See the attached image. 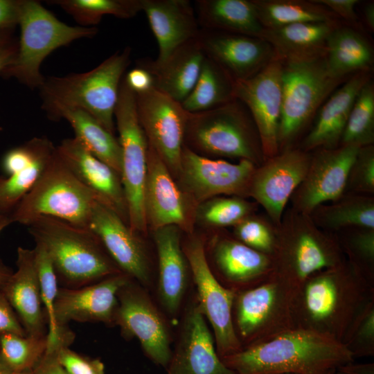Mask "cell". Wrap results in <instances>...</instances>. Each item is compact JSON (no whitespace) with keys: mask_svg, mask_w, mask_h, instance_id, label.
<instances>
[{"mask_svg":"<svg viewBox=\"0 0 374 374\" xmlns=\"http://www.w3.org/2000/svg\"><path fill=\"white\" fill-rule=\"evenodd\" d=\"M12 223L10 215L0 213V233Z\"/></svg>","mask_w":374,"mask_h":374,"instance_id":"obj_58","label":"cell"},{"mask_svg":"<svg viewBox=\"0 0 374 374\" xmlns=\"http://www.w3.org/2000/svg\"><path fill=\"white\" fill-rule=\"evenodd\" d=\"M176 226L153 230L159 262V292L170 313H175L182 300L187 282L188 263L180 244Z\"/></svg>","mask_w":374,"mask_h":374,"instance_id":"obj_29","label":"cell"},{"mask_svg":"<svg viewBox=\"0 0 374 374\" xmlns=\"http://www.w3.org/2000/svg\"><path fill=\"white\" fill-rule=\"evenodd\" d=\"M234 233L240 242L263 253H273L276 240L270 229L260 220L246 217L235 225Z\"/></svg>","mask_w":374,"mask_h":374,"instance_id":"obj_45","label":"cell"},{"mask_svg":"<svg viewBox=\"0 0 374 374\" xmlns=\"http://www.w3.org/2000/svg\"><path fill=\"white\" fill-rule=\"evenodd\" d=\"M373 288L362 276L348 274L341 265L309 278L296 293L293 313L296 327L317 330L342 341Z\"/></svg>","mask_w":374,"mask_h":374,"instance_id":"obj_2","label":"cell"},{"mask_svg":"<svg viewBox=\"0 0 374 374\" xmlns=\"http://www.w3.org/2000/svg\"><path fill=\"white\" fill-rule=\"evenodd\" d=\"M83 27H94L105 15L130 19L142 11L141 0H52Z\"/></svg>","mask_w":374,"mask_h":374,"instance_id":"obj_38","label":"cell"},{"mask_svg":"<svg viewBox=\"0 0 374 374\" xmlns=\"http://www.w3.org/2000/svg\"><path fill=\"white\" fill-rule=\"evenodd\" d=\"M0 374H12V372L3 361L0 353Z\"/></svg>","mask_w":374,"mask_h":374,"instance_id":"obj_59","label":"cell"},{"mask_svg":"<svg viewBox=\"0 0 374 374\" xmlns=\"http://www.w3.org/2000/svg\"><path fill=\"white\" fill-rule=\"evenodd\" d=\"M332 374H346V373L342 370L339 368L335 373H333Z\"/></svg>","mask_w":374,"mask_h":374,"instance_id":"obj_61","label":"cell"},{"mask_svg":"<svg viewBox=\"0 0 374 374\" xmlns=\"http://www.w3.org/2000/svg\"><path fill=\"white\" fill-rule=\"evenodd\" d=\"M326 57L333 76L348 79L355 73L369 71L373 53L369 42L359 31L339 24L327 39Z\"/></svg>","mask_w":374,"mask_h":374,"instance_id":"obj_32","label":"cell"},{"mask_svg":"<svg viewBox=\"0 0 374 374\" xmlns=\"http://www.w3.org/2000/svg\"><path fill=\"white\" fill-rule=\"evenodd\" d=\"M233 86L226 72L205 56L193 89L181 104L188 113L214 109L235 99Z\"/></svg>","mask_w":374,"mask_h":374,"instance_id":"obj_37","label":"cell"},{"mask_svg":"<svg viewBox=\"0 0 374 374\" xmlns=\"http://www.w3.org/2000/svg\"><path fill=\"white\" fill-rule=\"evenodd\" d=\"M158 44L157 62L164 61L184 44L198 37L200 27L194 5L188 0H141Z\"/></svg>","mask_w":374,"mask_h":374,"instance_id":"obj_24","label":"cell"},{"mask_svg":"<svg viewBox=\"0 0 374 374\" xmlns=\"http://www.w3.org/2000/svg\"><path fill=\"white\" fill-rule=\"evenodd\" d=\"M17 51L15 28L0 29V74L15 61Z\"/></svg>","mask_w":374,"mask_h":374,"instance_id":"obj_49","label":"cell"},{"mask_svg":"<svg viewBox=\"0 0 374 374\" xmlns=\"http://www.w3.org/2000/svg\"><path fill=\"white\" fill-rule=\"evenodd\" d=\"M12 374H38L35 369L26 370L20 372L12 373Z\"/></svg>","mask_w":374,"mask_h":374,"instance_id":"obj_60","label":"cell"},{"mask_svg":"<svg viewBox=\"0 0 374 374\" xmlns=\"http://www.w3.org/2000/svg\"><path fill=\"white\" fill-rule=\"evenodd\" d=\"M282 63L279 145L292 141L328 96L347 80L331 74L326 55Z\"/></svg>","mask_w":374,"mask_h":374,"instance_id":"obj_8","label":"cell"},{"mask_svg":"<svg viewBox=\"0 0 374 374\" xmlns=\"http://www.w3.org/2000/svg\"><path fill=\"white\" fill-rule=\"evenodd\" d=\"M197 39L205 56L234 82L253 76L276 57L271 45L257 37L200 28Z\"/></svg>","mask_w":374,"mask_h":374,"instance_id":"obj_18","label":"cell"},{"mask_svg":"<svg viewBox=\"0 0 374 374\" xmlns=\"http://www.w3.org/2000/svg\"><path fill=\"white\" fill-rule=\"evenodd\" d=\"M114 118L121 148V178L127 202L128 224L139 234L148 229L144 209L148 142L140 124L136 93L121 80Z\"/></svg>","mask_w":374,"mask_h":374,"instance_id":"obj_9","label":"cell"},{"mask_svg":"<svg viewBox=\"0 0 374 374\" xmlns=\"http://www.w3.org/2000/svg\"><path fill=\"white\" fill-rule=\"evenodd\" d=\"M57 359L67 374H104L105 366L98 359L71 350L69 346L60 348Z\"/></svg>","mask_w":374,"mask_h":374,"instance_id":"obj_47","label":"cell"},{"mask_svg":"<svg viewBox=\"0 0 374 374\" xmlns=\"http://www.w3.org/2000/svg\"><path fill=\"white\" fill-rule=\"evenodd\" d=\"M130 280L123 273L77 288H58L55 301L56 321L60 327L69 322H114L118 293Z\"/></svg>","mask_w":374,"mask_h":374,"instance_id":"obj_21","label":"cell"},{"mask_svg":"<svg viewBox=\"0 0 374 374\" xmlns=\"http://www.w3.org/2000/svg\"><path fill=\"white\" fill-rule=\"evenodd\" d=\"M20 36L15 61L0 74L15 78L30 89H39L45 80L40 72L44 60L55 49L72 42L92 37L96 27L69 26L60 21L39 1L23 0L19 22Z\"/></svg>","mask_w":374,"mask_h":374,"instance_id":"obj_7","label":"cell"},{"mask_svg":"<svg viewBox=\"0 0 374 374\" xmlns=\"http://www.w3.org/2000/svg\"><path fill=\"white\" fill-rule=\"evenodd\" d=\"M53 145L30 164L0 181V213L10 215L39 178L55 151Z\"/></svg>","mask_w":374,"mask_h":374,"instance_id":"obj_39","label":"cell"},{"mask_svg":"<svg viewBox=\"0 0 374 374\" xmlns=\"http://www.w3.org/2000/svg\"><path fill=\"white\" fill-rule=\"evenodd\" d=\"M370 79L369 71L355 73L328 96L318 109L314 125L305 139L306 149L335 148L359 91Z\"/></svg>","mask_w":374,"mask_h":374,"instance_id":"obj_28","label":"cell"},{"mask_svg":"<svg viewBox=\"0 0 374 374\" xmlns=\"http://www.w3.org/2000/svg\"><path fill=\"white\" fill-rule=\"evenodd\" d=\"M184 252L197 287L198 306L215 334L217 355L221 359L240 351L243 348L232 318L235 292L224 287L216 279L199 239L190 240Z\"/></svg>","mask_w":374,"mask_h":374,"instance_id":"obj_11","label":"cell"},{"mask_svg":"<svg viewBox=\"0 0 374 374\" xmlns=\"http://www.w3.org/2000/svg\"><path fill=\"white\" fill-rule=\"evenodd\" d=\"M136 110L148 144L177 179L181 166L188 112L154 87L136 93Z\"/></svg>","mask_w":374,"mask_h":374,"instance_id":"obj_12","label":"cell"},{"mask_svg":"<svg viewBox=\"0 0 374 374\" xmlns=\"http://www.w3.org/2000/svg\"><path fill=\"white\" fill-rule=\"evenodd\" d=\"M5 177V176L0 175V181Z\"/></svg>","mask_w":374,"mask_h":374,"instance_id":"obj_62","label":"cell"},{"mask_svg":"<svg viewBox=\"0 0 374 374\" xmlns=\"http://www.w3.org/2000/svg\"><path fill=\"white\" fill-rule=\"evenodd\" d=\"M130 55L125 47L87 72L45 78L39 88L42 109L53 121L62 109L83 110L114 135V109Z\"/></svg>","mask_w":374,"mask_h":374,"instance_id":"obj_4","label":"cell"},{"mask_svg":"<svg viewBox=\"0 0 374 374\" xmlns=\"http://www.w3.org/2000/svg\"><path fill=\"white\" fill-rule=\"evenodd\" d=\"M251 211L250 204L240 197H215L197 206L195 221L208 227L233 226L247 217Z\"/></svg>","mask_w":374,"mask_h":374,"instance_id":"obj_42","label":"cell"},{"mask_svg":"<svg viewBox=\"0 0 374 374\" xmlns=\"http://www.w3.org/2000/svg\"><path fill=\"white\" fill-rule=\"evenodd\" d=\"M97 201L98 197L78 180L55 148L38 180L10 217L12 223L25 226L37 217L48 216L88 228Z\"/></svg>","mask_w":374,"mask_h":374,"instance_id":"obj_6","label":"cell"},{"mask_svg":"<svg viewBox=\"0 0 374 374\" xmlns=\"http://www.w3.org/2000/svg\"><path fill=\"white\" fill-rule=\"evenodd\" d=\"M51 260L58 284L77 288L123 273L89 228L40 216L26 226Z\"/></svg>","mask_w":374,"mask_h":374,"instance_id":"obj_3","label":"cell"},{"mask_svg":"<svg viewBox=\"0 0 374 374\" xmlns=\"http://www.w3.org/2000/svg\"><path fill=\"white\" fill-rule=\"evenodd\" d=\"M278 260L273 273L296 293L314 275L341 265L334 248L310 231L297 234L281 247Z\"/></svg>","mask_w":374,"mask_h":374,"instance_id":"obj_25","label":"cell"},{"mask_svg":"<svg viewBox=\"0 0 374 374\" xmlns=\"http://www.w3.org/2000/svg\"><path fill=\"white\" fill-rule=\"evenodd\" d=\"M114 322L127 337H136L156 364L167 366L172 353L166 326L157 309L129 280L118 293Z\"/></svg>","mask_w":374,"mask_h":374,"instance_id":"obj_16","label":"cell"},{"mask_svg":"<svg viewBox=\"0 0 374 374\" xmlns=\"http://www.w3.org/2000/svg\"><path fill=\"white\" fill-rule=\"evenodd\" d=\"M57 351L45 352L34 368L38 374H67L57 359Z\"/></svg>","mask_w":374,"mask_h":374,"instance_id":"obj_54","label":"cell"},{"mask_svg":"<svg viewBox=\"0 0 374 374\" xmlns=\"http://www.w3.org/2000/svg\"><path fill=\"white\" fill-rule=\"evenodd\" d=\"M193 5L201 29L257 37L264 30L251 0H197Z\"/></svg>","mask_w":374,"mask_h":374,"instance_id":"obj_31","label":"cell"},{"mask_svg":"<svg viewBox=\"0 0 374 374\" xmlns=\"http://www.w3.org/2000/svg\"><path fill=\"white\" fill-rule=\"evenodd\" d=\"M296 294L294 289L272 272L258 285L235 295L237 330L248 342L246 347L296 327L293 313Z\"/></svg>","mask_w":374,"mask_h":374,"instance_id":"obj_10","label":"cell"},{"mask_svg":"<svg viewBox=\"0 0 374 374\" xmlns=\"http://www.w3.org/2000/svg\"><path fill=\"white\" fill-rule=\"evenodd\" d=\"M310 161V155L299 150L276 154L255 170L248 193L278 222L288 199L303 181Z\"/></svg>","mask_w":374,"mask_h":374,"instance_id":"obj_17","label":"cell"},{"mask_svg":"<svg viewBox=\"0 0 374 374\" xmlns=\"http://www.w3.org/2000/svg\"><path fill=\"white\" fill-rule=\"evenodd\" d=\"M364 21L368 28L374 30V3L369 2L364 8Z\"/></svg>","mask_w":374,"mask_h":374,"instance_id":"obj_56","label":"cell"},{"mask_svg":"<svg viewBox=\"0 0 374 374\" xmlns=\"http://www.w3.org/2000/svg\"><path fill=\"white\" fill-rule=\"evenodd\" d=\"M204 57L197 37L180 46L161 62L144 59L137 66L150 74L154 89L181 103L193 89Z\"/></svg>","mask_w":374,"mask_h":374,"instance_id":"obj_27","label":"cell"},{"mask_svg":"<svg viewBox=\"0 0 374 374\" xmlns=\"http://www.w3.org/2000/svg\"><path fill=\"white\" fill-rule=\"evenodd\" d=\"M12 273V269L7 266L0 258V289L7 282Z\"/></svg>","mask_w":374,"mask_h":374,"instance_id":"obj_57","label":"cell"},{"mask_svg":"<svg viewBox=\"0 0 374 374\" xmlns=\"http://www.w3.org/2000/svg\"><path fill=\"white\" fill-rule=\"evenodd\" d=\"M88 228L100 239L121 272L142 283L150 278L146 252L137 233L111 208L97 201Z\"/></svg>","mask_w":374,"mask_h":374,"instance_id":"obj_19","label":"cell"},{"mask_svg":"<svg viewBox=\"0 0 374 374\" xmlns=\"http://www.w3.org/2000/svg\"><path fill=\"white\" fill-rule=\"evenodd\" d=\"M35 263L39 278L41 301L48 327L46 351H55L69 346L74 334L67 326L60 327L55 313V301L58 291L56 274L47 251L38 243L33 249Z\"/></svg>","mask_w":374,"mask_h":374,"instance_id":"obj_36","label":"cell"},{"mask_svg":"<svg viewBox=\"0 0 374 374\" xmlns=\"http://www.w3.org/2000/svg\"><path fill=\"white\" fill-rule=\"evenodd\" d=\"M167 374H237L224 365L198 305L187 311Z\"/></svg>","mask_w":374,"mask_h":374,"instance_id":"obj_23","label":"cell"},{"mask_svg":"<svg viewBox=\"0 0 374 374\" xmlns=\"http://www.w3.org/2000/svg\"><path fill=\"white\" fill-rule=\"evenodd\" d=\"M168 167L148 144L144 209L152 230L176 226L191 232L196 205L175 181Z\"/></svg>","mask_w":374,"mask_h":374,"instance_id":"obj_15","label":"cell"},{"mask_svg":"<svg viewBox=\"0 0 374 374\" xmlns=\"http://www.w3.org/2000/svg\"><path fill=\"white\" fill-rule=\"evenodd\" d=\"M254 172V163L250 161L242 159L233 163L213 159L184 145L177 180L197 206L220 195H242L248 192Z\"/></svg>","mask_w":374,"mask_h":374,"instance_id":"obj_13","label":"cell"},{"mask_svg":"<svg viewBox=\"0 0 374 374\" xmlns=\"http://www.w3.org/2000/svg\"><path fill=\"white\" fill-rule=\"evenodd\" d=\"M330 10L338 17H341L353 26L358 24V17L355 7L358 0H312Z\"/></svg>","mask_w":374,"mask_h":374,"instance_id":"obj_50","label":"cell"},{"mask_svg":"<svg viewBox=\"0 0 374 374\" xmlns=\"http://www.w3.org/2000/svg\"><path fill=\"white\" fill-rule=\"evenodd\" d=\"M360 148L346 144L322 149L311 159L308 172L298 190L296 203L301 210L310 212L320 204L340 197Z\"/></svg>","mask_w":374,"mask_h":374,"instance_id":"obj_20","label":"cell"},{"mask_svg":"<svg viewBox=\"0 0 374 374\" xmlns=\"http://www.w3.org/2000/svg\"><path fill=\"white\" fill-rule=\"evenodd\" d=\"M349 177L356 189L372 192L374 189L373 146L361 147L352 166Z\"/></svg>","mask_w":374,"mask_h":374,"instance_id":"obj_46","label":"cell"},{"mask_svg":"<svg viewBox=\"0 0 374 374\" xmlns=\"http://www.w3.org/2000/svg\"><path fill=\"white\" fill-rule=\"evenodd\" d=\"M264 28L303 22L338 21V17L312 0H251Z\"/></svg>","mask_w":374,"mask_h":374,"instance_id":"obj_35","label":"cell"},{"mask_svg":"<svg viewBox=\"0 0 374 374\" xmlns=\"http://www.w3.org/2000/svg\"><path fill=\"white\" fill-rule=\"evenodd\" d=\"M23 0H0V29L19 25Z\"/></svg>","mask_w":374,"mask_h":374,"instance_id":"obj_51","label":"cell"},{"mask_svg":"<svg viewBox=\"0 0 374 374\" xmlns=\"http://www.w3.org/2000/svg\"><path fill=\"white\" fill-rule=\"evenodd\" d=\"M374 140V84L370 79L359 91L341 136L342 145H370Z\"/></svg>","mask_w":374,"mask_h":374,"instance_id":"obj_40","label":"cell"},{"mask_svg":"<svg viewBox=\"0 0 374 374\" xmlns=\"http://www.w3.org/2000/svg\"><path fill=\"white\" fill-rule=\"evenodd\" d=\"M283 63L275 57L253 76L234 82L235 98L248 109L257 130L263 155L274 157L279 148Z\"/></svg>","mask_w":374,"mask_h":374,"instance_id":"obj_14","label":"cell"},{"mask_svg":"<svg viewBox=\"0 0 374 374\" xmlns=\"http://www.w3.org/2000/svg\"><path fill=\"white\" fill-rule=\"evenodd\" d=\"M124 78L127 85L136 93L146 91L153 87L152 78L144 69L137 66L130 70Z\"/></svg>","mask_w":374,"mask_h":374,"instance_id":"obj_52","label":"cell"},{"mask_svg":"<svg viewBox=\"0 0 374 374\" xmlns=\"http://www.w3.org/2000/svg\"><path fill=\"white\" fill-rule=\"evenodd\" d=\"M8 333L27 335L17 314L0 290V336Z\"/></svg>","mask_w":374,"mask_h":374,"instance_id":"obj_48","label":"cell"},{"mask_svg":"<svg viewBox=\"0 0 374 374\" xmlns=\"http://www.w3.org/2000/svg\"><path fill=\"white\" fill-rule=\"evenodd\" d=\"M221 359L237 374H332L355 357L335 337L294 327Z\"/></svg>","mask_w":374,"mask_h":374,"instance_id":"obj_1","label":"cell"},{"mask_svg":"<svg viewBox=\"0 0 374 374\" xmlns=\"http://www.w3.org/2000/svg\"><path fill=\"white\" fill-rule=\"evenodd\" d=\"M338 21L303 22L275 28H264L260 38L272 47L281 61L300 60L326 54L329 35Z\"/></svg>","mask_w":374,"mask_h":374,"instance_id":"obj_30","label":"cell"},{"mask_svg":"<svg viewBox=\"0 0 374 374\" xmlns=\"http://www.w3.org/2000/svg\"><path fill=\"white\" fill-rule=\"evenodd\" d=\"M354 357L371 356L374 353L373 299L357 313L341 341Z\"/></svg>","mask_w":374,"mask_h":374,"instance_id":"obj_44","label":"cell"},{"mask_svg":"<svg viewBox=\"0 0 374 374\" xmlns=\"http://www.w3.org/2000/svg\"><path fill=\"white\" fill-rule=\"evenodd\" d=\"M184 145L206 157L238 158L254 164L263 155L252 118L236 98L210 110L188 112Z\"/></svg>","mask_w":374,"mask_h":374,"instance_id":"obj_5","label":"cell"},{"mask_svg":"<svg viewBox=\"0 0 374 374\" xmlns=\"http://www.w3.org/2000/svg\"><path fill=\"white\" fill-rule=\"evenodd\" d=\"M64 118L72 127L77 139L91 154L121 175V148L118 140L96 119L78 109L60 111L55 121Z\"/></svg>","mask_w":374,"mask_h":374,"instance_id":"obj_34","label":"cell"},{"mask_svg":"<svg viewBox=\"0 0 374 374\" xmlns=\"http://www.w3.org/2000/svg\"><path fill=\"white\" fill-rule=\"evenodd\" d=\"M17 270L0 289L13 308L27 335L46 336V320L33 249L19 247Z\"/></svg>","mask_w":374,"mask_h":374,"instance_id":"obj_26","label":"cell"},{"mask_svg":"<svg viewBox=\"0 0 374 374\" xmlns=\"http://www.w3.org/2000/svg\"><path fill=\"white\" fill-rule=\"evenodd\" d=\"M215 264L223 276L234 283H247L267 278L273 272L267 254L256 251L240 241L223 239L213 250Z\"/></svg>","mask_w":374,"mask_h":374,"instance_id":"obj_33","label":"cell"},{"mask_svg":"<svg viewBox=\"0 0 374 374\" xmlns=\"http://www.w3.org/2000/svg\"><path fill=\"white\" fill-rule=\"evenodd\" d=\"M353 244L356 251L363 257L370 260L374 256L373 229L364 231L355 235Z\"/></svg>","mask_w":374,"mask_h":374,"instance_id":"obj_53","label":"cell"},{"mask_svg":"<svg viewBox=\"0 0 374 374\" xmlns=\"http://www.w3.org/2000/svg\"><path fill=\"white\" fill-rule=\"evenodd\" d=\"M323 222L330 228L358 226L374 229V204L370 200L357 199L328 208L323 216Z\"/></svg>","mask_w":374,"mask_h":374,"instance_id":"obj_43","label":"cell"},{"mask_svg":"<svg viewBox=\"0 0 374 374\" xmlns=\"http://www.w3.org/2000/svg\"><path fill=\"white\" fill-rule=\"evenodd\" d=\"M346 374H374L373 364H348L339 368Z\"/></svg>","mask_w":374,"mask_h":374,"instance_id":"obj_55","label":"cell"},{"mask_svg":"<svg viewBox=\"0 0 374 374\" xmlns=\"http://www.w3.org/2000/svg\"><path fill=\"white\" fill-rule=\"evenodd\" d=\"M56 152L78 180L128 224L127 206L121 175L91 154L75 137L63 140L56 146Z\"/></svg>","mask_w":374,"mask_h":374,"instance_id":"obj_22","label":"cell"},{"mask_svg":"<svg viewBox=\"0 0 374 374\" xmlns=\"http://www.w3.org/2000/svg\"><path fill=\"white\" fill-rule=\"evenodd\" d=\"M46 346V336L12 333L0 336L1 355L12 373L34 369L43 357Z\"/></svg>","mask_w":374,"mask_h":374,"instance_id":"obj_41","label":"cell"}]
</instances>
